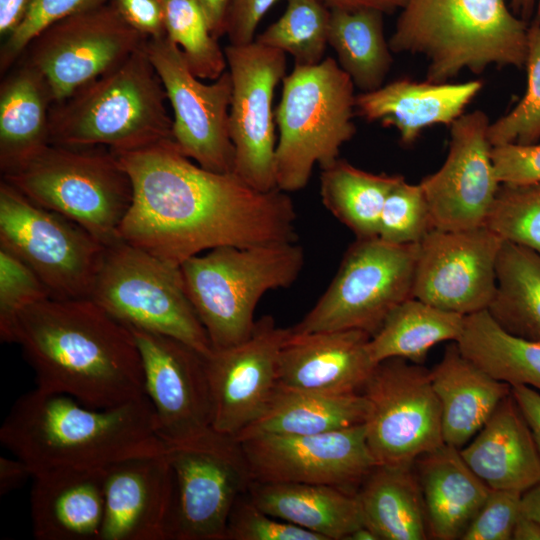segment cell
I'll return each mask as SVG.
<instances>
[{"mask_svg": "<svg viewBox=\"0 0 540 540\" xmlns=\"http://www.w3.org/2000/svg\"><path fill=\"white\" fill-rule=\"evenodd\" d=\"M114 154L133 188L119 239L169 264L220 246L298 241L286 192L259 191L234 172L206 170L173 140Z\"/></svg>", "mask_w": 540, "mask_h": 540, "instance_id": "6da1fadb", "label": "cell"}, {"mask_svg": "<svg viewBox=\"0 0 540 540\" xmlns=\"http://www.w3.org/2000/svg\"><path fill=\"white\" fill-rule=\"evenodd\" d=\"M383 15L373 9L331 10L328 45L361 92L381 87L391 69L393 57L384 34Z\"/></svg>", "mask_w": 540, "mask_h": 540, "instance_id": "e575fe53", "label": "cell"}, {"mask_svg": "<svg viewBox=\"0 0 540 540\" xmlns=\"http://www.w3.org/2000/svg\"><path fill=\"white\" fill-rule=\"evenodd\" d=\"M512 540H540V522L521 513L515 524Z\"/></svg>", "mask_w": 540, "mask_h": 540, "instance_id": "9f6ffc18", "label": "cell"}, {"mask_svg": "<svg viewBox=\"0 0 540 540\" xmlns=\"http://www.w3.org/2000/svg\"><path fill=\"white\" fill-rule=\"evenodd\" d=\"M482 87L483 82L478 79L434 83L401 78L356 95L355 112L369 122L394 127L400 141L411 145L428 127L450 126Z\"/></svg>", "mask_w": 540, "mask_h": 540, "instance_id": "d4e9b609", "label": "cell"}, {"mask_svg": "<svg viewBox=\"0 0 540 540\" xmlns=\"http://www.w3.org/2000/svg\"><path fill=\"white\" fill-rule=\"evenodd\" d=\"M0 441L32 475L56 469H105L167 450L156 433L146 395L100 409L37 387L14 402L0 428Z\"/></svg>", "mask_w": 540, "mask_h": 540, "instance_id": "3957f363", "label": "cell"}, {"mask_svg": "<svg viewBox=\"0 0 540 540\" xmlns=\"http://www.w3.org/2000/svg\"><path fill=\"white\" fill-rule=\"evenodd\" d=\"M460 454L490 489L523 494L540 483V455L511 393Z\"/></svg>", "mask_w": 540, "mask_h": 540, "instance_id": "484cf974", "label": "cell"}, {"mask_svg": "<svg viewBox=\"0 0 540 540\" xmlns=\"http://www.w3.org/2000/svg\"><path fill=\"white\" fill-rule=\"evenodd\" d=\"M90 299L130 328L173 337L204 356L213 351L180 266L123 240L106 246Z\"/></svg>", "mask_w": 540, "mask_h": 540, "instance_id": "9c48e42d", "label": "cell"}, {"mask_svg": "<svg viewBox=\"0 0 540 540\" xmlns=\"http://www.w3.org/2000/svg\"><path fill=\"white\" fill-rule=\"evenodd\" d=\"M522 513L540 522V483L522 494Z\"/></svg>", "mask_w": 540, "mask_h": 540, "instance_id": "6f0895ef", "label": "cell"}, {"mask_svg": "<svg viewBox=\"0 0 540 540\" xmlns=\"http://www.w3.org/2000/svg\"><path fill=\"white\" fill-rule=\"evenodd\" d=\"M434 392L441 407L445 444L464 447L483 427L511 386L496 380L466 358L456 342H450L441 360L430 370Z\"/></svg>", "mask_w": 540, "mask_h": 540, "instance_id": "4316f807", "label": "cell"}, {"mask_svg": "<svg viewBox=\"0 0 540 540\" xmlns=\"http://www.w3.org/2000/svg\"><path fill=\"white\" fill-rule=\"evenodd\" d=\"M503 242L486 226L432 229L418 245L413 297L465 316L487 310Z\"/></svg>", "mask_w": 540, "mask_h": 540, "instance_id": "e0dca14e", "label": "cell"}, {"mask_svg": "<svg viewBox=\"0 0 540 540\" xmlns=\"http://www.w3.org/2000/svg\"><path fill=\"white\" fill-rule=\"evenodd\" d=\"M130 329L140 352L145 395L152 405L159 438L173 446L212 430L205 356L173 337Z\"/></svg>", "mask_w": 540, "mask_h": 540, "instance_id": "d6986e66", "label": "cell"}, {"mask_svg": "<svg viewBox=\"0 0 540 540\" xmlns=\"http://www.w3.org/2000/svg\"><path fill=\"white\" fill-rule=\"evenodd\" d=\"M104 496L99 540H171L176 492L167 450L105 468Z\"/></svg>", "mask_w": 540, "mask_h": 540, "instance_id": "7402d4cb", "label": "cell"}, {"mask_svg": "<svg viewBox=\"0 0 540 540\" xmlns=\"http://www.w3.org/2000/svg\"><path fill=\"white\" fill-rule=\"evenodd\" d=\"M167 454L176 492L171 540H225L231 511L253 482L241 443L212 429Z\"/></svg>", "mask_w": 540, "mask_h": 540, "instance_id": "7c38bea8", "label": "cell"}, {"mask_svg": "<svg viewBox=\"0 0 540 540\" xmlns=\"http://www.w3.org/2000/svg\"><path fill=\"white\" fill-rule=\"evenodd\" d=\"M511 394L523 414L540 455V392L523 385L511 386Z\"/></svg>", "mask_w": 540, "mask_h": 540, "instance_id": "f907efd6", "label": "cell"}, {"mask_svg": "<svg viewBox=\"0 0 540 540\" xmlns=\"http://www.w3.org/2000/svg\"><path fill=\"white\" fill-rule=\"evenodd\" d=\"M461 353L496 380L540 392V341L516 336L482 310L465 316Z\"/></svg>", "mask_w": 540, "mask_h": 540, "instance_id": "d6a6232c", "label": "cell"}, {"mask_svg": "<svg viewBox=\"0 0 540 540\" xmlns=\"http://www.w3.org/2000/svg\"><path fill=\"white\" fill-rule=\"evenodd\" d=\"M203 13L212 35L219 39L225 35V23L231 0H192Z\"/></svg>", "mask_w": 540, "mask_h": 540, "instance_id": "db71d44e", "label": "cell"}, {"mask_svg": "<svg viewBox=\"0 0 540 540\" xmlns=\"http://www.w3.org/2000/svg\"><path fill=\"white\" fill-rule=\"evenodd\" d=\"M289 332L265 315L247 339L205 356L215 431L234 437L263 413L278 383L279 354Z\"/></svg>", "mask_w": 540, "mask_h": 540, "instance_id": "44dd1931", "label": "cell"}, {"mask_svg": "<svg viewBox=\"0 0 540 540\" xmlns=\"http://www.w3.org/2000/svg\"><path fill=\"white\" fill-rule=\"evenodd\" d=\"M281 83L274 109L275 176L277 188L289 193L306 187L316 164L324 169L339 159L341 147L356 133V95L351 78L332 57L294 66Z\"/></svg>", "mask_w": 540, "mask_h": 540, "instance_id": "52a82bcc", "label": "cell"}, {"mask_svg": "<svg viewBox=\"0 0 540 540\" xmlns=\"http://www.w3.org/2000/svg\"><path fill=\"white\" fill-rule=\"evenodd\" d=\"M304 262L298 241L220 246L185 260L180 265L184 286L213 349L247 339L259 300L291 286Z\"/></svg>", "mask_w": 540, "mask_h": 540, "instance_id": "8992f818", "label": "cell"}, {"mask_svg": "<svg viewBox=\"0 0 540 540\" xmlns=\"http://www.w3.org/2000/svg\"><path fill=\"white\" fill-rule=\"evenodd\" d=\"M165 34L181 50L191 72L215 80L227 70L224 49L192 0H162Z\"/></svg>", "mask_w": 540, "mask_h": 540, "instance_id": "f35d334b", "label": "cell"}, {"mask_svg": "<svg viewBox=\"0 0 540 540\" xmlns=\"http://www.w3.org/2000/svg\"><path fill=\"white\" fill-rule=\"evenodd\" d=\"M108 3L144 38L166 35L162 0H109Z\"/></svg>", "mask_w": 540, "mask_h": 540, "instance_id": "681fc988", "label": "cell"}, {"mask_svg": "<svg viewBox=\"0 0 540 540\" xmlns=\"http://www.w3.org/2000/svg\"><path fill=\"white\" fill-rule=\"evenodd\" d=\"M361 393L364 422L377 465H413L422 454L444 444L441 407L430 370L402 358L379 362Z\"/></svg>", "mask_w": 540, "mask_h": 540, "instance_id": "4fadbf2b", "label": "cell"}, {"mask_svg": "<svg viewBox=\"0 0 540 540\" xmlns=\"http://www.w3.org/2000/svg\"><path fill=\"white\" fill-rule=\"evenodd\" d=\"M419 244L356 238L315 305L291 330H361L373 336L388 315L413 297Z\"/></svg>", "mask_w": 540, "mask_h": 540, "instance_id": "30bf717a", "label": "cell"}, {"mask_svg": "<svg viewBox=\"0 0 540 540\" xmlns=\"http://www.w3.org/2000/svg\"><path fill=\"white\" fill-rule=\"evenodd\" d=\"M2 179L34 203L75 221L105 246L120 240L133 188L110 149L50 144Z\"/></svg>", "mask_w": 540, "mask_h": 540, "instance_id": "ba28073f", "label": "cell"}, {"mask_svg": "<svg viewBox=\"0 0 540 540\" xmlns=\"http://www.w3.org/2000/svg\"><path fill=\"white\" fill-rule=\"evenodd\" d=\"M38 275L22 260L0 247V337L11 343L18 315L27 307L50 298Z\"/></svg>", "mask_w": 540, "mask_h": 540, "instance_id": "7bdbcfd3", "label": "cell"}, {"mask_svg": "<svg viewBox=\"0 0 540 540\" xmlns=\"http://www.w3.org/2000/svg\"><path fill=\"white\" fill-rule=\"evenodd\" d=\"M367 401L362 393L324 394L277 383L263 413L234 438L261 435H311L364 424Z\"/></svg>", "mask_w": 540, "mask_h": 540, "instance_id": "4dcf8cb0", "label": "cell"}, {"mask_svg": "<svg viewBox=\"0 0 540 540\" xmlns=\"http://www.w3.org/2000/svg\"><path fill=\"white\" fill-rule=\"evenodd\" d=\"M484 226L503 241L540 253V182L501 183Z\"/></svg>", "mask_w": 540, "mask_h": 540, "instance_id": "ab89813d", "label": "cell"}, {"mask_svg": "<svg viewBox=\"0 0 540 540\" xmlns=\"http://www.w3.org/2000/svg\"><path fill=\"white\" fill-rule=\"evenodd\" d=\"M364 521L380 540H425L429 529L413 465H377L357 491Z\"/></svg>", "mask_w": 540, "mask_h": 540, "instance_id": "1f68e13d", "label": "cell"}, {"mask_svg": "<svg viewBox=\"0 0 540 540\" xmlns=\"http://www.w3.org/2000/svg\"><path fill=\"white\" fill-rule=\"evenodd\" d=\"M239 442L253 481L329 485L357 493L377 466L364 424L311 435H261Z\"/></svg>", "mask_w": 540, "mask_h": 540, "instance_id": "ac0fdd59", "label": "cell"}, {"mask_svg": "<svg viewBox=\"0 0 540 540\" xmlns=\"http://www.w3.org/2000/svg\"><path fill=\"white\" fill-rule=\"evenodd\" d=\"M109 0H33L19 27L5 38L0 49L3 75L19 60L29 43L45 28L66 17L96 8Z\"/></svg>", "mask_w": 540, "mask_h": 540, "instance_id": "ee69618b", "label": "cell"}, {"mask_svg": "<svg viewBox=\"0 0 540 540\" xmlns=\"http://www.w3.org/2000/svg\"><path fill=\"white\" fill-rule=\"evenodd\" d=\"M524 68L527 86L523 97L510 112L489 125L492 146L540 142V23L535 21L527 31Z\"/></svg>", "mask_w": 540, "mask_h": 540, "instance_id": "60d3db41", "label": "cell"}, {"mask_svg": "<svg viewBox=\"0 0 540 540\" xmlns=\"http://www.w3.org/2000/svg\"><path fill=\"white\" fill-rule=\"evenodd\" d=\"M487 310L509 333L540 341V253L503 242L496 291Z\"/></svg>", "mask_w": 540, "mask_h": 540, "instance_id": "d590c367", "label": "cell"}, {"mask_svg": "<svg viewBox=\"0 0 540 540\" xmlns=\"http://www.w3.org/2000/svg\"><path fill=\"white\" fill-rule=\"evenodd\" d=\"M225 540H325L321 535L269 515L247 494L235 503Z\"/></svg>", "mask_w": 540, "mask_h": 540, "instance_id": "f6af8a7d", "label": "cell"}, {"mask_svg": "<svg viewBox=\"0 0 540 540\" xmlns=\"http://www.w3.org/2000/svg\"><path fill=\"white\" fill-rule=\"evenodd\" d=\"M248 496L269 515L325 540H346L365 524L357 493L334 486L253 481Z\"/></svg>", "mask_w": 540, "mask_h": 540, "instance_id": "f546056e", "label": "cell"}, {"mask_svg": "<svg viewBox=\"0 0 540 540\" xmlns=\"http://www.w3.org/2000/svg\"><path fill=\"white\" fill-rule=\"evenodd\" d=\"M146 40L106 3L51 24L19 60L42 74L54 104L118 66Z\"/></svg>", "mask_w": 540, "mask_h": 540, "instance_id": "5bb4252c", "label": "cell"}, {"mask_svg": "<svg viewBox=\"0 0 540 540\" xmlns=\"http://www.w3.org/2000/svg\"><path fill=\"white\" fill-rule=\"evenodd\" d=\"M346 540H380L377 533L366 524L351 532Z\"/></svg>", "mask_w": 540, "mask_h": 540, "instance_id": "91938a15", "label": "cell"}, {"mask_svg": "<svg viewBox=\"0 0 540 540\" xmlns=\"http://www.w3.org/2000/svg\"><path fill=\"white\" fill-rule=\"evenodd\" d=\"M0 85V170L9 173L50 145V88L42 74L18 60Z\"/></svg>", "mask_w": 540, "mask_h": 540, "instance_id": "f1b7e54d", "label": "cell"}, {"mask_svg": "<svg viewBox=\"0 0 540 540\" xmlns=\"http://www.w3.org/2000/svg\"><path fill=\"white\" fill-rule=\"evenodd\" d=\"M11 343L21 347L41 390L100 409L145 395L134 334L90 298L50 297L25 308Z\"/></svg>", "mask_w": 540, "mask_h": 540, "instance_id": "7a4b0ae2", "label": "cell"}, {"mask_svg": "<svg viewBox=\"0 0 540 540\" xmlns=\"http://www.w3.org/2000/svg\"><path fill=\"white\" fill-rule=\"evenodd\" d=\"M522 493L491 489L461 540H512Z\"/></svg>", "mask_w": 540, "mask_h": 540, "instance_id": "bcb514c9", "label": "cell"}, {"mask_svg": "<svg viewBox=\"0 0 540 540\" xmlns=\"http://www.w3.org/2000/svg\"><path fill=\"white\" fill-rule=\"evenodd\" d=\"M414 468L429 536L437 540L461 539L491 489L469 468L460 449L445 443L419 456Z\"/></svg>", "mask_w": 540, "mask_h": 540, "instance_id": "83f0119b", "label": "cell"}, {"mask_svg": "<svg viewBox=\"0 0 540 540\" xmlns=\"http://www.w3.org/2000/svg\"><path fill=\"white\" fill-rule=\"evenodd\" d=\"M329 9L359 10L373 9L383 14L393 13L402 9L407 0H321Z\"/></svg>", "mask_w": 540, "mask_h": 540, "instance_id": "11a10c76", "label": "cell"}, {"mask_svg": "<svg viewBox=\"0 0 540 540\" xmlns=\"http://www.w3.org/2000/svg\"><path fill=\"white\" fill-rule=\"evenodd\" d=\"M512 12L524 21H527L536 10L535 22L540 23V0H511Z\"/></svg>", "mask_w": 540, "mask_h": 540, "instance_id": "680465c9", "label": "cell"}, {"mask_svg": "<svg viewBox=\"0 0 540 540\" xmlns=\"http://www.w3.org/2000/svg\"><path fill=\"white\" fill-rule=\"evenodd\" d=\"M32 476V472L28 465L18 457H0L1 496L20 488L28 478Z\"/></svg>", "mask_w": 540, "mask_h": 540, "instance_id": "816d5d0a", "label": "cell"}, {"mask_svg": "<svg viewBox=\"0 0 540 540\" xmlns=\"http://www.w3.org/2000/svg\"><path fill=\"white\" fill-rule=\"evenodd\" d=\"M331 9L321 0H288L284 13L254 39L311 66L325 58Z\"/></svg>", "mask_w": 540, "mask_h": 540, "instance_id": "74e56055", "label": "cell"}, {"mask_svg": "<svg viewBox=\"0 0 540 540\" xmlns=\"http://www.w3.org/2000/svg\"><path fill=\"white\" fill-rule=\"evenodd\" d=\"M492 160L500 183L540 182V142L493 146Z\"/></svg>", "mask_w": 540, "mask_h": 540, "instance_id": "7dc6e473", "label": "cell"}, {"mask_svg": "<svg viewBox=\"0 0 540 540\" xmlns=\"http://www.w3.org/2000/svg\"><path fill=\"white\" fill-rule=\"evenodd\" d=\"M145 49L172 107L176 147L206 170L233 172L234 147L229 134L232 81L228 70L211 83H203L166 35L147 39Z\"/></svg>", "mask_w": 540, "mask_h": 540, "instance_id": "2e32d148", "label": "cell"}, {"mask_svg": "<svg viewBox=\"0 0 540 540\" xmlns=\"http://www.w3.org/2000/svg\"><path fill=\"white\" fill-rule=\"evenodd\" d=\"M277 1L231 0L225 23V35L229 44L244 45L253 42L260 21Z\"/></svg>", "mask_w": 540, "mask_h": 540, "instance_id": "c3c4849f", "label": "cell"}, {"mask_svg": "<svg viewBox=\"0 0 540 540\" xmlns=\"http://www.w3.org/2000/svg\"><path fill=\"white\" fill-rule=\"evenodd\" d=\"M528 27L505 0H407L388 42L425 56L426 80L444 83L465 69L524 68Z\"/></svg>", "mask_w": 540, "mask_h": 540, "instance_id": "277c9868", "label": "cell"}, {"mask_svg": "<svg viewBox=\"0 0 540 540\" xmlns=\"http://www.w3.org/2000/svg\"><path fill=\"white\" fill-rule=\"evenodd\" d=\"M232 81L229 134L233 172L251 187L269 192L275 176L274 92L286 75V54L256 41L224 48Z\"/></svg>", "mask_w": 540, "mask_h": 540, "instance_id": "9a60e30c", "label": "cell"}, {"mask_svg": "<svg viewBox=\"0 0 540 540\" xmlns=\"http://www.w3.org/2000/svg\"><path fill=\"white\" fill-rule=\"evenodd\" d=\"M489 125L488 116L481 110L462 114L450 125L444 163L420 182L434 228L484 226L501 184L493 165Z\"/></svg>", "mask_w": 540, "mask_h": 540, "instance_id": "ffe728a7", "label": "cell"}, {"mask_svg": "<svg viewBox=\"0 0 540 540\" xmlns=\"http://www.w3.org/2000/svg\"><path fill=\"white\" fill-rule=\"evenodd\" d=\"M0 247L44 282L56 299L90 298L106 246L70 218L0 183Z\"/></svg>", "mask_w": 540, "mask_h": 540, "instance_id": "8fae6325", "label": "cell"}, {"mask_svg": "<svg viewBox=\"0 0 540 540\" xmlns=\"http://www.w3.org/2000/svg\"><path fill=\"white\" fill-rule=\"evenodd\" d=\"M464 322L465 315L411 297L398 305L371 336L370 354L376 363L402 358L423 364L436 344L458 341Z\"/></svg>", "mask_w": 540, "mask_h": 540, "instance_id": "836d02e7", "label": "cell"}, {"mask_svg": "<svg viewBox=\"0 0 540 540\" xmlns=\"http://www.w3.org/2000/svg\"><path fill=\"white\" fill-rule=\"evenodd\" d=\"M37 540H99L105 512L104 469H56L32 477Z\"/></svg>", "mask_w": 540, "mask_h": 540, "instance_id": "cb8c5ba5", "label": "cell"}, {"mask_svg": "<svg viewBox=\"0 0 540 540\" xmlns=\"http://www.w3.org/2000/svg\"><path fill=\"white\" fill-rule=\"evenodd\" d=\"M432 229L430 209L420 183H408L403 177L385 199L378 237L396 245L419 244Z\"/></svg>", "mask_w": 540, "mask_h": 540, "instance_id": "b9f144b4", "label": "cell"}, {"mask_svg": "<svg viewBox=\"0 0 540 540\" xmlns=\"http://www.w3.org/2000/svg\"><path fill=\"white\" fill-rule=\"evenodd\" d=\"M321 170L320 196L324 207L356 238L378 237L385 199L403 176L371 173L340 158Z\"/></svg>", "mask_w": 540, "mask_h": 540, "instance_id": "8d00e7d4", "label": "cell"}, {"mask_svg": "<svg viewBox=\"0 0 540 540\" xmlns=\"http://www.w3.org/2000/svg\"><path fill=\"white\" fill-rule=\"evenodd\" d=\"M33 0H0V34L8 37L22 23Z\"/></svg>", "mask_w": 540, "mask_h": 540, "instance_id": "f5cc1de1", "label": "cell"}, {"mask_svg": "<svg viewBox=\"0 0 540 540\" xmlns=\"http://www.w3.org/2000/svg\"><path fill=\"white\" fill-rule=\"evenodd\" d=\"M166 101L144 42L118 66L52 104L50 144L127 152L172 140Z\"/></svg>", "mask_w": 540, "mask_h": 540, "instance_id": "5b68a950", "label": "cell"}, {"mask_svg": "<svg viewBox=\"0 0 540 540\" xmlns=\"http://www.w3.org/2000/svg\"><path fill=\"white\" fill-rule=\"evenodd\" d=\"M371 335L361 330L295 333L291 330L278 359V383L324 393H361L376 363Z\"/></svg>", "mask_w": 540, "mask_h": 540, "instance_id": "603a6c76", "label": "cell"}]
</instances>
